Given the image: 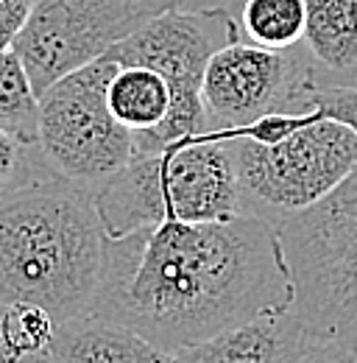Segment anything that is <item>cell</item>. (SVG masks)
Here are the masks:
<instances>
[{
    "mask_svg": "<svg viewBox=\"0 0 357 363\" xmlns=\"http://www.w3.org/2000/svg\"><path fill=\"white\" fill-rule=\"evenodd\" d=\"M307 56L329 73L357 70V0H305Z\"/></svg>",
    "mask_w": 357,
    "mask_h": 363,
    "instance_id": "12",
    "label": "cell"
},
{
    "mask_svg": "<svg viewBox=\"0 0 357 363\" xmlns=\"http://www.w3.org/2000/svg\"><path fill=\"white\" fill-rule=\"evenodd\" d=\"M42 177L53 174L45 168L40 148L0 129V201Z\"/></svg>",
    "mask_w": 357,
    "mask_h": 363,
    "instance_id": "17",
    "label": "cell"
},
{
    "mask_svg": "<svg viewBox=\"0 0 357 363\" xmlns=\"http://www.w3.org/2000/svg\"><path fill=\"white\" fill-rule=\"evenodd\" d=\"M240 40V26L221 9H168L148 20L132 37L112 45L103 56L118 65H145L157 70L171 87L168 118L148 132H134L137 151H159L181 137L207 132V109L201 101V82L210 59L223 45Z\"/></svg>",
    "mask_w": 357,
    "mask_h": 363,
    "instance_id": "6",
    "label": "cell"
},
{
    "mask_svg": "<svg viewBox=\"0 0 357 363\" xmlns=\"http://www.w3.org/2000/svg\"><path fill=\"white\" fill-rule=\"evenodd\" d=\"M34 0H0V48H14L31 17Z\"/></svg>",
    "mask_w": 357,
    "mask_h": 363,
    "instance_id": "19",
    "label": "cell"
},
{
    "mask_svg": "<svg viewBox=\"0 0 357 363\" xmlns=\"http://www.w3.org/2000/svg\"><path fill=\"white\" fill-rule=\"evenodd\" d=\"M118 67L115 59L101 56L40 92L37 148L45 168L89 193L134 157V132L106 104V87Z\"/></svg>",
    "mask_w": 357,
    "mask_h": 363,
    "instance_id": "7",
    "label": "cell"
},
{
    "mask_svg": "<svg viewBox=\"0 0 357 363\" xmlns=\"http://www.w3.org/2000/svg\"><path fill=\"white\" fill-rule=\"evenodd\" d=\"M315 84L307 53L234 40L207 65L201 101L210 129L234 132L273 112H310Z\"/></svg>",
    "mask_w": 357,
    "mask_h": 363,
    "instance_id": "9",
    "label": "cell"
},
{
    "mask_svg": "<svg viewBox=\"0 0 357 363\" xmlns=\"http://www.w3.org/2000/svg\"><path fill=\"white\" fill-rule=\"evenodd\" d=\"M112 115L132 132L157 129L171 112L168 82L145 65H120L106 87Z\"/></svg>",
    "mask_w": 357,
    "mask_h": 363,
    "instance_id": "13",
    "label": "cell"
},
{
    "mask_svg": "<svg viewBox=\"0 0 357 363\" xmlns=\"http://www.w3.org/2000/svg\"><path fill=\"white\" fill-rule=\"evenodd\" d=\"M234 145L243 213L279 224L318 204L357 165V132L335 118L307 112L276 140L229 132Z\"/></svg>",
    "mask_w": 357,
    "mask_h": 363,
    "instance_id": "5",
    "label": "cell"
},
{
    "mask_svg": "<svg viewBox=\"0 0 357 363\" xmlns=\"http://www.w3.org/2000/svg\"><path fill=\"white\" fill-rule=\"evenodd\" d=\"M307 101L321 115L344 121L357 132V87H324L315 82L310 87Z\"/></svg>",
    "mask_w": 357,
    "mask_h": 363,
    "instance_id": "18",
    "label": "cell"
},
{
    "mask_svg": "<svg viewBox=\"0 0 357 363\" xmlns=\"http://www.w3.org/2000/svg\"><path fill=\"white\" fill-rule=\"evenodd\" d=\"M305 0H246L240 11V31L257 45L279 50L305 40Z\"/></svg>",
    "mask_w": 357,
    "mask_h": 363,
    "instance_id": "16",
    "label": "cell"
},
{
    "mask_svg": "<svg viewBox=\"0 0 357 363\" xmlns=\"http://www.w3.org/2000/svg\"><path fill=\"white\" fill-rule=\"evenodd\" d=\"M315 361H357V165L329 196L276 224Z\"/></svg>",
    "mask_w": 357,
    "mask_h": 363,
    "instance_id": "4",
    "label": "cell"
},
{
    "mask_svg": "<svg viewBox=\"0 0 357 363\" xmlns=\"http://www.w3.org/2000/svg\"><path fill=\"white\" fill-rule=\"evenodd\" d=\"M290 305L293 279L276 224L243 213L106 235L89 316L129 327L176 361L240 321Z\"/></svg>",
    "mask_w": 357,
    "mask_h": 363,
    "instance_id": "1",
    "label": "cell"
},
{
    "mask_svg": "<svg viewBox=\"0 0 357 363\" xmlns=\"http://www.w3.org/2000/svg\"><path fill=\"white\" fill-rule=\"evenodd\" d=\"M184 363H296L315 361V347L290 308L266 311L260 316L240 321L218 335L178 352Z\"/></svg>",
    "mask_w": 357,
    "mask_h": 363,
    "instance_id": "10",
    "label": "cell"
},
{
    "mask_svg": "<svg viewBox=\"0 0 357 363\" xmlns=\"http://www.w3.org/2000/svg\"><path fill=\"white\" fill-rule=\"evenodd\" d=\"M98 221L109 238L162 221H226L243 216L232 135L207 129L159 151H137L92 190Z\"/></svg>",
    "mask_w": 357,
    "mask_h": 363,
    "instance_id": "3",
    "label": "cell"
},
{
    "mask_svg": "<svg viewBox=\"0 0 357 363\" xmlns=\"http://www.w3.org/2000/svg\"><path fill=\"white\" fill-rule=\"evenodd\" d=\"M106 232L92 193L59 177L0 201V305H40L59 327L92 313Z\"/></svg>",
    "mask_w": 357,
    "mask_h": 363,
    "instance_id": "2",
    "label": "cell"
},
{
    "mask_svg": "<svg viewBox=\"0 0 357 363\" xmlns=\"http://www.w3.org/2000/svg\"><path fill=\"white\" fill-rule=\"evenodd\" d=\"M184 0H34L20 31V53L37 95L64 73L101 59L148 20Z\"/></svg>",
    "mask_w": 357,
    "mask_h": 363,
    "instance_id": "8",
    "label": "cell"
},
{
    "mask_svg": "<svg viewBox=\"0 0 357 363\" xmlns=\"http://www.w3.org/2000/svg\"><path fill=\"white\" fill-rule=\"evenodd\" d=\"M59 324L40 305H6L0 316V352L3 363H45L56 341Z\"/></svg>",
    "mask_w": 357,
    "mask_h": 363,
    "instance_id": "14",
    "label": "cell"
},
{
    "mask_svg": "<svg viewBox=\"0 0 357 363\" xmlns=\"http://www.w3.org/2000/svg\"><path fill=\"white\" fill-rule=\"evenodd\" d=\"M171 361L168 352L148 344L134 330L98 316L59 327L47 363H140Z\"/></svg>",
    "mask_w": 357,
    "mask_h": 363,
    "instance_id": "11",
    "label": "cell"
},
{
    "mask_svg": "<svg viewBox=\"0 0 357 363\" xmlns=\"http://www.w3.org/2000/svg\"><path fill=\"white\" fill-rule=\"evenodd\" d=\"M40 95L14 48H0V129L37 145Z\"/></svg>",
    "mask_w": 357,
    "mask_h": 363,
    "instance_id": "15",
    "label": "cell"
}]
</instances>
